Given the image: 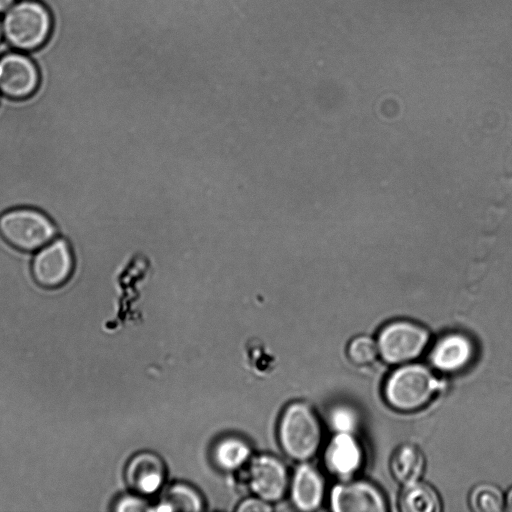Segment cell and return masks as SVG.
<instances>
[{
	"instance_id": "obj_21",
	"label": "cell",
	"mask_w": 512,
	"mask_h": 512,
	"mask_svg": "<svg viewBox=\"0 0 512 512\" xmlns=\"http://www.w3.org/2000/svg\"><path fill=\"white\" fill-rule=\"evenodd\" d=\"M117 511H144L146 503L138 497L128 496L121 498L115 508Z\"/></svg>"
},
{
	"instance_id": "obj_13",
	"label": "cell",
	"mask_w": 512,
	"mask_h": 512,
	"mask_svg": "<svg viewBox=\"0 0 512 512\" xmlns=\"http://www.w3.org/2000/svg\"><path fill=\"white\" fill-rule=\"evenodd\" d=\"M324 488V479L319 471L308 464H303L296 470L292 479V501L300 510H316L322 503Z\"/></svg>"
},
{
	"instance_id": "obj_8",
	"label": "cell",
	"mask_w": 512,
	"mask_h": 512,
	"mask_svg": "<svg viewBox=\"0 0 512 512\" xmlns=\"http://www.w3.org/2000/svg\"><path fill=\"white\" fill-rule=\"evenodd\" d=\"M331 508L336 512H384L382 492L366 481H348L336 485L331 493Z\"/></svg>"
},
{
	"instance_id": "obj_6",
	"label": "cell",
	"mask_w": 512,
	"mask_h": 512,
	"mask_svg": "<svg viewBox=\"0 0 512 512\" xmlns=\"http://www.w3.org/2000/svg\"><path fill=\"white\" fill-rule=\"evenodd\" d=\"M74 267L71 248L64 239H53L35 254L31 270L42 287L55 288L67 281Z\"/></svg>"
},
{
	"instance_id": "obj_15",
	"label": "cell",
	"mask_w": 512,
	"mask_h": 512,
	"mask_svg": "<svg viewBox=\"0 0 512 512\" xmlns=\"http://www.w3.org/2000/svg\"><path fill=\"white\" fill-rule=\"evenodd\" d=\"M399 507L403 512H438L441 500L432 486L419 480L403 486Z\"/></svg>"
},
{
	"instance_id": "obj_23",
	"label": "cell",
	"mask_w": 512,
	"mask_h": 512,
	"mask_svg": "<svg viewBox=\"0 0 512 512\" xmlns=\"http://www.w3.org/2000/svg\"><path fill=\"white\" fill-rule=\"evenodd\" d=\"M505 509L512 512V487L505 496Z\"/></svg>"
},
{
	"instance_id": "obj_20",
	"label": "cell",
	"mask_w": 512,
	"mask_h": 512,
	"mask_svg": "<svg viewBox=\"0 0 512 512\" xmlns=\"http://www.w3.org/2000/svg\"><path fill=\"white\" fill-rule=\"evenodd\" d=\"M330 422L337 432L352 433L357 425V416L352 409L340 406L332 411Z\"/></svg>"
},
{
	"instance_id": "obj_18",
	"label": "cell",
	"mask_w": 512,
	"mask_h": 512,
	"mask_svg": "<svg viewBox=\"0 0 512 512\" xmlns=\"http://www.w3.org/2000/svg\"><path fill=\"white\" fill-rule=\"evenodd\" d=\"M164 503L169 506L171 511H200L203 507L199 494L184 484L171 487Z\"/></svg>"
},
{
	"instance_id": "obj_3",
	"label": "cell",
	"mask_w": 512,
	"mask_h": 512,
	"mask_svg": "<svg viewBox=\"0 0 512 512\" xmlns=\"http://www.w3.org/2000/svg\"><path fill=\"white\" fill-rule=\"evenodd\" d=\"M51 18L45 6L36 1H21L12 6L3 20L8 42L22 50L41 46L48 38Z\"/></svg>"
},
{
	"instance_id": "obj_17",
	"label": "cell",
	"mask_w": 512,
	"mask_h": 512,
	"mask_svg": "<svg viewBox=\"0 0 512 512\" xmlns=\"http://www.w3.org/2000/svg\"><path fill=\"white\" fill-rule=\"evenodd\" d=\"M470 506L477 512H499L505 509V496L492 484L476 486L469 497Z\"/></svg>"
},
{
	"instance_id": "obj_12",
	"label": "cell",
	"mask_w": 512,
	"mask_h": 512,
	"mask_svg": "<svg viewBox=\"0 0 512 512\" xmlns=\"http://www.w3.org/2000/svg\"><path fill=\"white\" fill-rule=\"evenodd\" d=\"M164 464L152 453H140L133 457L126 469L128 484L142 494L155 493L163 484Z\"/></svg>"
},
{
	"instance_id": "obj_2",
	"label": "cell",
	"mask_w": 512,
	"mask_h": 512,
	"mask_svg": "<svg viewBox=\"0 0 512 512\" xmlns=\"http://www.w3.org/2000/svg\"><path fill=\"white\" fill-rule=\"evenodd\" d=\"M279 440L284 452L296 461H307L320 448L322 429L314 410L304 402H294L283 412Z\"/></svg>"
},
{
	"instance_id": "obj_24",
	"label": "cell",
	"mask_w": 512,
	"mask_h": 512,
	"mask_svg": "<svg viewBox=\"0 0 512 512\" xmlns=\"http://www.w3.org/2000/svg\"><path fill=\"white\" fill-rule=\"evenodd\" d=\"M14 0H0V12L6 10L11 6Z\"/></svg>"
},
{
	"instance_id": "obj_22",
	"label": "cell",
	"mask_w": 512,
	"mask_h": 512,
	"mask_svg": "<svg viewBox=\"0 0 512 512\" xmlns=\"http://www.w3.org/2000/svg\"><path fill=\"white\" fill-rule=\"evenodd\" d=\"M239 511L242 512H252V511H270L272 510L269 502L257 497V498H249L240 503L238 507Z\"/></svg>"
},
{
	"instance_id": "obj_7",
	"label": "cell",
	"mask_w": 512,
	"mask_h": 512,
	"mask_svg": "<svg viewBox=\"0 0 512 512\" xmlns=\"http://www.w3.org/2000/svg\"><path fill=\"white\" fill-rule=\"evenodd\" d=\"M39 83L35 64L26 56L9 53L0 58V91L14 99L32 95Z\"/></svg>"
},
{
	"instance_id": "obj_11",
	"label": "cell",
	"mask_w": 512,
	"mask_h": 512,
	"mask_svg": "<svg viewBox=\"0 0 512 512\" xmlns=\"http://www.w3.org/2000/svg\"><path fill=\"white\" fill-rule=\"evenodd\" d=\"M473 341L465 334L453 332L440 338L430 353L432 365L444 372L465 368L473 359Z\"/></svg>"
},
{
	"instance_id": "obj_16",
	"label": "cell",
	"mask_w": 512,
	"mask_h": 512,
	"mask_svg": "<svg viewBox=\"0 0 512 512\" xmlns=\"http://www.w3.org/2000/svg\"><path fill=\"white\" fill-rule=\"evenodd\" d=\"M250 455V448L243 440L229 437L220 441L214 449V459L224 470H235L242 466Z\"/></svg>"
},
{
	"instance_id": "obj_9",
	"label": "cell",
	"mask_w": 512,
	"mask_h": 512,
	"mask_svg": "<svg viewBox=\"0 0 512 512\" xmlns=\"http://www.w3.org/2000/svg\"><path fill=\"white\" fill-rule=\"evenodd\" d=\"M249 484L257 497L269 503L278 501L288 487L286 467L273 456L261 455L250 465Z\"/></svg>"
},
{
	"instance_id": "obj_19",
	"label": "cell",
	"mask_w": 512,
	"mask_h": 512,
	"mask_svg": "<svg viewBox=\"0 0 512 512\" xmlns=\"http://www.w3.org/2000/svg\"><path fill=\"white\" fill-rule=\"evenodd\" d=\"M346 353L353 364L370 365L379 356L377 341L369 336H357L349 342Z\"/></svg>"
},
{
	"instance_id": "obj_10",
	"label": "cell",
	"mask_w": 512,
	"mask_h": 512,
	"mask_svg": "<svg viewBox=\"0 0 512 512\" xmlns=\"http://www.w3.org/2000/svg\"><path fill=\"white\" fill-rule=\"evenodd\" d=\"M324 460L332 474L347 480L361 468L363 451L352 433L338 432L328 444Z\"/></svg>"
},
{
	"instance_id": "obj_25",
	"label": "cell",
	"mask_w": 512,
	"mask_h": 512,
	"mask_svg": "<svg viewBox=\"0 0 512 512\" xmlns=\"http://www.w3.org/2000/svg\"><path fill=\"white\" fill-rule=\"evenodd\" d=\"M2 33H3V25H1V22H0V40H1V37H2Z\"/></svg>"
},
{
	"instance_id": "obj_5",
	"label": "cell",
	"mask_w": 512,
	"mask_h": 512,
	"mask_svg": "<svg viewBox=\"0 0 512 512\" xmlns=\"http://www.w3.org/2000/svg\"><path fill=\"white\" fill-rule=\"evenodd\" d=\"M430 339L425 327L406 320L384 326L378 334L379 356L389 364H405L419 357Z\"/></svg>"
},
{
	"instance_id": "obj_1",
	"label": "cell",
	"mask_w": 512,
	"mask_h": 512,
	"mask_svg": "<svg viewBox=\"0 0 512 512\" xmlns=\"http://www.w3.org/2000/svg\"><path fill=\"white\" fill-rule=\"evenodd\" d=\"M442 382L421 364H405L394 370L384 385L387 404L401 412L426 407L442 389Z\"/></svg>"
},
{
	"instance_id": "obj_4",
	"label": "cell",
	"mask_w": 512,
	"mask_h": 512,
	"mask_svg": "<svg viewBox=\"0 0 512 512\" xmlns=\"http://www.w3.org/2000/svg\"><path fill=\"white\" fill-rule=\"evenodd\" d=\"M0 234L19 250L35 251L55 238L56 227L36 209L16 208L0 216Z\"/></svg>"
},
{
	"instance_id": "obj_14",
	"label": "cell",
	"mask_w": 512,
	"mask_h": 512,
	"mask_svg": "<svg viewBox=\"0 0 512 512\" xmlns=\"http://www.w3.org/2000/svg\"><path fill=\"white\" fill-rule=\"evenodd\" d=\"M425 467L426 459L423 452L411 443L399 446L390 459L391 474L403 486L421 480Z\"/></svg>"
}]
</instances>
